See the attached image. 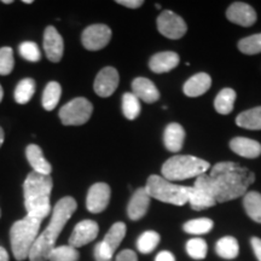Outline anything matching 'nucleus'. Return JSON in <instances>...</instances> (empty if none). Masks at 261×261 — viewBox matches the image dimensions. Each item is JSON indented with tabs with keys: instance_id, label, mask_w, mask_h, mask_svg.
<instances>
[{
	"instance_id": "412c9836",
	"label": "nucleus",
	"mask_w": 261,
	"mask_h": 261,
	"mask_svg": "<svg viewBox=\"0 0 261 261\" xmlns=\"http://www.w3.org/2000/svg\"><path fill=\"white\" fill-rule=\"evenodd\" d=\"M25 156H27L28 162L31 163V166L33 167V171L44 175H51L52 166L44 158L40 146L37 144L28 145L27 149H25Z\"/></svg>"
},
{
	"instance_id": "a878e982",
	"label": "nucleus",
	"mask_w": 261,
	"mask_h": 261,
	"mask_svg": "<svg viewBox=\"0 0 261 261\" xmlns=\"http://www.w3.org/2000/svg\"><path fill=\"white\" fill-rule=\"evenodd\" d=\"M215 253L223 259H234L240 253V246H238L237 240L234 237L226 236L220 238L215 244Z\"/></svg>"
},
{
	"instance_id": "cd10ccee",
	"label": "nucleus",
	"mask_w": 261,
	"mask_h": 261,
	"mask_svg": "<svg viewBox=\"0 0 261 261\" xmlns=\"http://www.w3.org/2000/svg\"><path fill=\"white\" fill-rule=\"evenodd\" d=\"M126 231L127 228L125 224L121 223V221L115 223L112 227H110V230L108 231L106 236H104L103 242L115 253L116 249L119 248V246L123 241V238L126 236Z\"/></svg>"
},
{
	"instance_id": "f03ea898",
	"label": "nucleus",
	"mask_w": 261,
	"mask_h": 261,
	"mask_svg": "<svg viewBox=\"0 0 261 261\" xmlns=\"http://www.w3.org/2000/svg\"><path fill=\"white\" fill-rule=\"evenodd\" d=\"M77 208L76 201L70 196L61 198L55 205L52 211V217L47 227L39 234L34 246H33L29 260L31 261H47L48 255L52 252L60 234L65 226V224L69 221L71 215L75 213Z\"/></svg>"
},
{
	"instance_id": "58836bf2",
	"label": "nucleus",
	"mask_w": 261,
	"mask_h": 261,
	"mask_svg": "<svg viewBox=\"0 0 261 261\" xmlns=\"http://www.w3.org/2000/svg\"><path fill=\"white\" fill-rule=\"evenodd\" d=\"M115 261H138L137 254L130 249H125L117 254Z\"/></svg>"
},
{
	"instance_id": "39448f33",
	"label": "nucleus",
	"mask_w": 261,
	"mask_h": 261,
	"mask_svg": "<svg viewBox=\"0 0 261 261\" xmlns=\"http://www.w3.org/2000/svg\"><path fill=\"white\" fill-rule=\"evenodd\" d=\"M211 168L210 162L190 155H175L162 166V177L168 181L197 178Z\"/></svg>"
},
{
	"instance_id": "dca6fc26",
	"label": "nucleus",
	"mask_w": 261,
	"mask_h": 261,
	"mask_svg": "<svg viewBox=\"0 0 261 261\" xmlns=\"http://www.w3.org/2000/svg\"><path fill=\"white\" fill-rule=\"evenodd\" d=\"M179 62H180V57L178 54L173 51H165L159 52L150 58L149 61V68L156 74L168 73L178 67Z\"/></svg>"
},
{
	"instance_id": "c03bdc74",
	"label": "nucleus",
	"mask_w": 261,
	"mask_h": 261,
	"mask_svg": "<svg viewBox=\"0 0 261 261\" xmlns=\"http://www.w3.org/2000/svg\"><path fill=\"white\" fill-rule=\"evenodd\" d=\"M3 143H4V130L0 127V148H2Z\"/></svg>"
},
{
	"instance_id": "ea45409f",
	"label": "nucleus",
	"mask_w": 261,
	"mask_h": 261,
	"mask_svg": "<svg viewBox=\"0 0 261 261\" xmlns=\"http://www.w3.org/2000/svg\"><path fill=\"white\" fill-rule=\"evenodd\" d=\"M117 4L120 5H123L126 6V8H129V9H138L144 4V2L143 0H117Z\"/></svg>"
},
{
	"instance_id": "9b49d317",
	"label": "nucleus",
	"mask_w": 261,
	"mask_h": 261,
	"mask_svg": "<svg viewBox=\"0 0 261 261\" xmlns=\"http://www.w3.org/2000/svg\"><path fill=\"white\" fill-rule=\"evenodd\" d=\"M99 232V226L93 220H83L74 227L69 237V246L80 248L94 241Z\"/></svg>"
},
{
	"instance_id": "a19ab883",
	"label": "nucleus",
	"mask_w": 261,
	"mask_h": 261,
	"mask_svg": "<svg viewBox=\"0 0 261 261\" xmlns=\"http://www.w3.org/2000/svg\"><path fill=\"white\" fill-rule=\"evenodd\" d=\"M250 243H252V248L257 261H261V238L253 237L252 241H250Z\"/></svg>"
},
{
	"instance_id": "7c9ffc66",
	"label": "nucleus",
	"mask_w": 261,
	"mask_h": 261,
	"mask_svg": "<svg viewBox=\"0 0 261 261\" xmlns=\"http://www.w3.org/2000/svg\"><path fill=\"white\" fill-rule=\"evenodd\" d=\"M140 110H142V107H140V100L137 98L135 94L127 92L122 96V113L123 116L126 117L127 120H136L137 117L139 116Z\"/></svg>"
},
{
	"instance_id": "7ed1b4c3",
	"label": "nucleus",
	"mask_w": 261,
	"mask_h": 261,
	"mask_svg": "<svg viewBox=\"0 0 261 261\" xmlns=\"http://www.w3.org/2000/svg\"><path fill=\"white\" fill-rule=\"evenodd\" d=\"M54 187L51 175L32 171L23 184L24 207L28 217L44 220L51 213L50 195Z\"/></svg>"
},
{
	"instance_id": "ddd939ff",
	"label": "nucleus",
	"mask_w": 261,
	"mask_h": 261,
	"mask_svg": "<svg viewBox=\"0 0 261 261\" xmlns=\"http://www.w3.org/2000/svg\"><path fill=\"white\" fill-rule=\"evenodd\" d=\"M226 17L234 24L250 27L256 22V12L252 6L242 2H236L228 6Z\"/></svg>"
},
{
	"instance_id": "f3484780",
	"label": "nucleus",
	"mask_w": 261,
	"mask_h": 261,
	"mask_svg": "<svg viewBox=\"0 0 261 261\" xmlns=\"http://www.w3.org/2000/svg\"><path fill=\"white\" fill-rule=\"evenodd\" d=\"M133 94L145 103H155L160 99V92L158 87L151 80L146 77H137L132 83Z\"/></svg>"
},
{
	"instance_id": "bb28decb",
	"label": "nucleus",
	"mask_w": 261,
	"mask_h": 261,
	"mask_svg": "<svg viewBox=\"0 0 261 261\" xmlns=\"http://www.w3.org/2000/svg\"><path fill=\"white\" fill-rule=\"evenodd\" d=\"M62 93L61 85L56 83V81H51L45 87L44 93H42V107L47 112H51L55 108L57 107L58 102H60Z\"/></svg>"
},
{
	"instance_id": "0eeeda50",
	"label": "nucleus",
	"mask_w": 261,
	"mask_h": 261,
	"mask_svg": "<svg viewBox=\"0 0 261 261\" xmlns=\"http://www.w3.org/2000/svg\"><path fill=\"white\" fill-rule=\"evenodd\" d=\"M93 106L86 98L79 97L61 108L60 119L65 126H80L90 120Z\"/></svg>"
},
{
	"instance_id": "a18cd8bd",
	"label": "nucleus",
	"mask_w": 261,
	"mask_h": 261,
	"mask_svg": "<svg viewBox=\"0 0 261 261\" xmlns=\"http://www.w3.org/2000/svg\"><path fill=\"white\" fill-rule=\"evenodd\" d=\"M3 97H4V91H3L2 85H0V102H2V100H3Z\"/></svg>"
},
{
	"instance_id": "f8f14e48",
	"label": "nucleus",
	"mask_w": 261,
	"mask_h": 261,
	"mask_svg": "<svg viewBox=\"0 0 261 261\" xmlns=\"http://www.w3.org/2000/svg\"><path fill=\"white\" fill-rule=\"evenodd\" d=\"M119 73L115 68L106 67L98 73L93 84V90L99 97H110L119 86Z\"/></svg>"
},
{
	"instance_id": "aec40b11",
	"label": "nucleus",
	"mask_w": 261,
	"mask_h": 261,
	"mask_svg": "<svg viewBox=\"0 0 261 261\" xmlns=\"http://www.w3.org/2000/svg\"><path fill=\"white\" fill-rule=\"evenodd\" d=\"M212 77L207 73H198L191 76L182 86V91L188 97L202 96L211 89Z\"/></svg>"
},
{
	"instance_id": "b1692460",
	"label": "nucleus",
	"mask_w": 261,
	"mask_h": 261,
	"mask_svg": "<svg viewBox=\"0 0 261 261\" xmlns=\"http://www.w3.org/2000/svg\"><path fill=\"white\" fill-rule=\"evenodd\" d=\"M236 92L232 89H223L214 99V108L221 115H227L233 110Z\"/></svg>"
},
{
	"instance_id": "6e6552de",
	"label": "nucleus",
	"mask_w": 261,
	"mask_h": 261,
	"mask_svg": "<svg viewBox=\"0 0 261 261\" xmlns=\"http://www.w3.org/2000/svg\"><path fill=\"white\" fill-rule=\"evenodd\" d=\"M158 29L163 37L172 39V40H178L184 37L188 27L180 16L169 10H165L158 17Z\"/></svg>"
},
{
	"instance_id": "de8ad7c7",
	"label": "nucleus",
	"mask_w": 261,
	"mask_h": 261,
	"mask_svg": "<svg viewBox=\"0 0 261 261\" xmlns=\"http://www.w3.org/2000/svg\"><path fill=\"white\" fill-rule=\"evenodd\" d=\"M23 3H24V4H32L33 0H23Z\"/></svg>"
},
{
	"instance_id": "09e8293b",
	"label": "nucleus",
	"mask_w": 261,
	"mask_h": 261,
	"mask_svg": "<svg viewBox=\"0 0 261 261\" xmlns=\"http://www.w3.org/2000/svg\"><path fill=\"white\" fill-rule=\"evenodd\" d=\"M156 9H161V5H160V4H156Z\"/></svg>"
},
{
	"instance_id": "c756f323",
	"label": "nucleus",
	"mask_w": 261,
	"mask_h": 261,
	"mask_svg": "<svg viewBox=\"0 0 261 261\" xmlns=\"http://www.w3.org/2000/svg\"><path fill=\"white\" fill-rule=\"evenodd\" d=\"M35 93V81L27 77V79L21 80L17 84L15 90V100L18 104H25L32 99Z\"/></svg>"
},
{
	"instance_id": "5701e85b",
	"label": "nucleus",
	"mask_w": 261,
	"mask_h": 261,
	"mask_svg": "<svg viewBox=\"0 0 261 261\" xmlns=\"http://www.w3.org/2000/svg\"><path fill=\"white\" fill-rule=\"evenodd\" d=\"M237 126L246 129L260 130L261 129V107L253 108L241 113L236 117Z\"/></svg>"
},
{
	"instance_id": "6ab92c4d",
	"label": "nucleus",
	"mask_w": 261,
	"mask_h": 261,
	"mask_svg": "<svg viewBox=\"0 0 261 261\" xmlns=\"http://www.w3.org/2000/svg\"><path fill=\"white\" fill-rule=\"evenodd\" d=\"M185 130L181 125L177 122L169 123L166 127L165 133H163V143H165L166 149L171 152L180 151L182 145H184Z\"/></svg>"
},
{
	"instance_id": "4468645a",
	"label": "nucleus",
	"mask_w": 261,
	"mask_h": 261,
	"mask_svg": "<svg viewBox=\"0 0 261 261\" xmlns=\"http://www.w3.org/2000/svg\"><path fill=\"white\" fill-rule=\"evenodd\" d=\"M44 50L45 54H46L47 60L54 62V63H58V62L62 60V57H63V38L61 37V34L57 32V29L52 27V25H48V27L45 29Z\"/></svg>"
},
{
	"instance_id": "a211bd4d",
	"label": "nucleus",
	"mask_w": 261,
	"mask_h": 261,
	"mask_svg": "<svg viewBox=\"0 0 261 261\" xmlns=\"http://www.w3.org/2000/svg\"><path fill=\"white\" fill-rule=\"evenodd\" d=\"M230 148L234 154L246 159H256L261 155V144L254 139L236 137L231 139Z\"/></svg>"
},
{
	"instance_id": "423d86ee",
	"label": "nucleus",
	"mask_w": 261,
	"mask_h": 261,
	"mask_svg": "<svg viewBox=\"0 0 261 261\" xmlns=\"http://www.w3.org/2000/svg\"><path fill=\"white\" fill-rule=\"evenodd\" d=\"M146 191L150 197L174 205H184L189 202V187L173 184L160 175H150L146 181Z\"/></svg>"
},
{
	"instance_id": "49530a36",
	"label": "nucleus",
	"mask_w": 261,
	"mask_h": 261,
	"mask_svg": "<svg viewBox=\"0 0 261 261\" xmlns=\"http://www.w3.org/2000/svg\"><path fill=\"white\" fill-rule=\"evenodd\" d=\"M2 3H4V4H12V0H3Z\"/></svg>"
},
{
	"instance_id": "393cba45",
	"label": "nucleus",
	"mask_w": 261,
	"mask_h": 261,
	"mask_svg": "<svg viewBox=\"0 0 261 261\" xmlns=\"http://www.w3.org/2000/svg\"><path fill=\"white\" fill-rule=\"evenodd\" d=\"M243 205L248 217L261 224V194L256 191H249L244 195Z\"/></svg>"
},
{
	"instance_id": "4be33fe9",
	"label": "nucleus",
	"mask_w": 261,
	"mask_h": 261,
	"mask_svg": "<svg viewBox=\"0 0 261 261\" xmlns=\"http://www.w3.org/2000/svg\"><path fill=\"white\" fill-rule=\"evenodd\" d=\"M189 203L194 211H202L217 204L214 196L204 189L192 187L189 191Z\"/></svg>"
},
{
	"instance_id": "f704fd0d",
	"label": "nucleus",
	"mask_w": 261,
	"mask_h": 261,
	"mask_svg": "<svg viewBox=\"0 0 261 261\" xmlns=\"http://www.w3.org/2000/svg\"><path fill=\"white\" fill-rule=\"evenodd\" d=\"M238 48L242 54L257 55L261 52V33L243 38L238 41Z\"/></svg>"
},
{
	"instance_id": "c85d7f7f",
	"label": "nucleus",
	"mask_w": 261,
	"mask_h": 261,
	"mask_svg": "<svg viewBox=\"0 0 261 261\" xmlns=\"http://www.w3.org/2000/svg\"><path fill=\"white\" fill-rule=\"evenodd\" d=\"M160 240H161V237L156 231H145L137 240V248L142 254H150L154 252L155 248L159 246Z\"/></svg>"
},
{
	"instance_id": "79ce46f5",
	"label": "nucleus",
	"mask_w": 261,
	"mask_h": 261,
	"mask_svg": "<svg viewBox=\"0 0 261 261\" xmlns=\"http://www.w3.org/2000/svg\"><path fill=\"white\" fill-rule=\"evenodd\" d=\"M155 261H175L174 255L168 250H163V252H160L155 257Z\"/></svg>"
},
{
	"instance_id": "f257e3e1",
	"label": "nucleus",
	"mask_w": 261,
	"mask_h": 261,
	"mask_svg": "<svg viewBox=\"0 0 261 261\" xmlns=\"http://www.w3.org/2000/svg\"><path fill=\"white\" fill-rule=\"evenodd\" d=\"M255 181V174L236 162H219L210 174L196 178L194 187L204 189L214 196L217 203L236 200L247 194V189Z\"/></svg>"
},
{
	"instance_id": "473e14b6",
	"label": "nucleus",
	"mask_w": 261,
	"mask_h": 261,
	"mask_svg": "<svg viewBox=\"0 0 261 261\" xmlns=\"http://www.w3.org/2000/svg\"><path fill=\"white\" fill-rule=\"evenodd\" d=\"M80 254L71 246L55 247L48 255V261H79Z\"/></svg>"
},
{
	"instance_id": "2f4dec72",
	"label": "nucleus",
	"mask_w": 261,
	"mask_h": 261,
	"mask_svg": "<svg viewBox=\"0 0 261 261\" xmlns=\"http://www.w3.org/2000/svg\"><path fill=\"white\" fill-rule=\"evenodd\" d=\"M214 223L210 218H198V219L189 220L184 224V231L190 234H204L213 228Z\"/></svg>"
},
{
	"instance_id": "1a4fd4ad",
	"label": "nucleus",
	"mask_w": 261,
	"mask_h": 261,
	"mask_svg": "<svg viewBox=\"0 0 261 261\" xmlns=\"http://www.w3.org/2000/svg\"><path fill=\"white\" fill-rule=\"evenodd\" d=\"M112 39V29L106 24H91L83 32L81 41L84 47L90 51L102 50Z\"/></svg>"
},
{
	"instance_id": "20e7f679",
	"label": "nucleus",
	"mask_w": 261,
	"mask_h": 261,
	"mask_svg": "<svg viewBox=\"0 0 261 261\" xmlns=\"http://www.w3.org/2000/svg\"><path fill=\"white\" fill-rule=\"evenodd\" d=\"M41 220L25 215L10 228V242L14 257L17 261L29 259V254L39 236Z\"/></svg>"
},
{
	"instance_id": "4c0bfd02",
	"label": "nucleus",
	"mask_w": 261,
	"mask_h": 261,
	"mask_svg": "<svg viewBox=\"0 0 261 261\" xmlns=\"http://www.w3.org/2000/svg\"><path fill=\"white\" fill-rule=\"evenodd\" d=\"M114 253L103 241L98 242L93 249V255L96 261H113Z\"/></svg>"
},
{
	"instance_id": "e433bc0d",
	"label": "nucleus",
	"mask_w": 261,
	"mask_h": 261,
	"mask_svg": "<svg viewBox=\"0 0 261 261\" xmlns=\"http://www.w3.org/2000/svg\"><path fill=\"white\" fill-rule=\"evenodd\" d=\"M15 60L14 51L11 47L0 48V75H9L14 70Z\"/></svg>"
},
{
	"instance_id": "c9c22d12",
	"label": "nucleus",
	"mask_w": 261,
	"mask_h": 261,
	"mask_svg": "<svg viewBox=\"0 0 261 261\" xmlns=\"http://www.w3.org/2000/svg\"><path fill=\"white\" fill-rule=\"evenodd\" d=\"M18 52L25 61L32 62V63H37L41 58V54L38 45L33 41L22 42L18 47Z\"/></svg>"
},
{
	"instance_id": "9d476101",
	"label": "nucleus",
	"mask_w": 261,
	"mask_h": 261,
	"mask_svg": "<svg viewBox=\"0 0 261 261\" xmlns=\"http://www.w3.org/2000/svg\"><path fill=\"white\" fill-rule=\"evenodd\" d=\"M112 190L106 182H96L90 188L86 197V207L90 213L98 214L106 211L110 201Z\"/></svg>"
},
{
	"instance_id": "72a5a7b5",
	"label": "nucleus",
	"mask_w": 261,
	"mask_h": 261,
	"mask_svg": "<svg viewBox=\"0 0 261 261\" xmlns=\"http://www.w3.org/2000/svg\"><path fill=\"white\" fill-rule=\"evenodd\" d=\"M188 255L195 260H202L204 259L208 252L207 242L202 238H191L187 242L185 246Z\"/></svg>"
},
{
	"instance_id": "37998d69",
	"label": "nucleus",
	"mask_w": 261,
	"mask_h": 261,
	"mask_svg": "<svg viewBox=\"0 0 261 261\" xmlns=\"http://www.w3.org/2000/svg\"><path fill=\"white\" fill-rule=\"evenodd\" d=\"M0 261H10L9 253L4 247H0Z\"/></svg>"
},
{
	"instance_id": "2eb2a0df",
	"label": "nucleus",
	"mask_w": 261,
	"mask_h": 261,
	"mask_svg": "<svg viewBox=\"0 0 261 261\" xmlns=\"http://www.w3.org/2000/svg\"><path fill=\"white\" fill-rule=\"evenodd\" d=\"M150 197L149 192L146 191L145 188H140L135 191L132 198L127 205V214L130 220H139L148 213L150 205Z\"/></svg>"
},
{
	"instance_id": "8fccbe9b",
	"label": "nucleus",
	"mask_w": 261,
	"mask_h": 261,
	"mask_svg": "<svg viewBox=\"0 0 261 261\" xmlns=\"http://www.w3.org/2000/svg\"><path fill=\"white\" fill-rule=\"evenodd\" d=\"M0 217H2V211H0Z\"/></svg>"
}]
</instances>
